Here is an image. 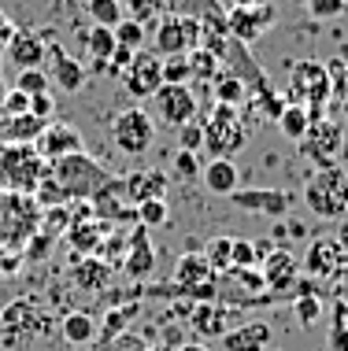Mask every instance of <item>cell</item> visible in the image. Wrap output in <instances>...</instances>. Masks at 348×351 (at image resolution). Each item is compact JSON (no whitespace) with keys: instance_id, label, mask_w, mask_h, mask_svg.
I'll list each match as a JSON object with an SVG mask.
<instances>
[{"instance_id":"6da1fadb","label":"cell","mask_w":348,"mask_h":351,"mask_svg":"<svg viewBox=\"0 0 348 351\" xmlns=\"http://www.w3.org/2000/svg\"><path fill=\"white\" fill-rule=\"evenodd\" d=\"M45 174L52 178V185L63 193V200H89L97 196L100 189L111 182V174L97 159H89L86 152H71V156H60V159H49V170Z\"/></svg>"},{"instance_id":"7a4b0ae2","label":"cell","mask_w":348,"mask_h":351,"mask_svg":"<svg viewBox=\"0 0 348 351\" xmlns=\"http://www.w3.org/2000/svg\"><path fill=\"white\" fill-rule=\"evenodd\" d=\"M45 170H49V159L37 152V145H0V189L34 196Z\"/></svg>"},{"instance_id":"3957f363","label":"cell","mask_w":348,"mask_h":351,"mask_svg":"<svg viewBox=\"0 0 348 351\" xmlns=\"http://www.w3.org/2000/svg\"><path fill=\"white\" fill-rule=\"evenodd\" d=\"M41 230V204L30 193H0V244L23 248Z\"/></svg>"},{"instance_id":"277c9868","label":"cell","mask_w":348,"mask_h":351,"mask_svg":"<svg viewBox=\"0 0 348 351\" xmlns=\"http://www.w3.org/2000/svg\"><path fill=\"white\" fill-rule=\"evenodd\" d=\"M304 204L318 218H345L348 215V170L345 167H318L312 182L304 185Z\"/></svg>"},{"instance_id":"5b68a950","label":"cell","mask_w":348,"mask_h":351,"mask_svg":"<svg viewBox=\"0 0 348 351\" xmlns=\"http://www.w3.org/2000/svg\"><path fill=\"white\" fill-rule=\"evenodd\" d=\"M248 141V130H244V119L233 104H215V111L204 122V148L215 152L219 159H233Z\"/></svg>"},{"instance_id":"8992f818","label":"cell","mask_w":348,"mask_h":351,"mask_svg":"<svg viewBox=\"0 0 348 351\" xmlns=\"http://www.w3.org/2000/svg\"><path fill=\"white\" fill-rule=\"evenodd\" d=\"M200 45V19L185 15V12H167L159 15L156 30H152V52L159 60L167 56H185Z\"/></svg>"},{"instance_id":"52a82bcc","label":"cell","mask_w":348,"mask_h":351,"mask_svg":"<svg viewBox=\"0 0 348 351\" xmlns=\"http://www.w3.org/2000/svg\"><path fill=\"white\" fill-rule=\"evenodd\" d=\"M174 289L182 292L185 300H196V303L219 300V274L211 270V263L204 259V252H185L182 259L174 263Z\"/></svg>"},{"instance_id":"ba28073f","label":"cell","mask_w":348,"mask_h":351,"mask_svg":"<svg viewBox=\"0 0 348 351\" xmlns=\"http://www.w3.org/2000/svg\"><path fill=\"white\" fill-rule=\"evenodd\" d=\"M293 100L297 104H308L312 119H323V104L330 100V71L326 63L318 60H300L293 63Z\"/></svg>"},{"instance_id":"9c48e42d","label":"cell","mask_w":348,"mask_h":351,"mask_svg":"<svg viewBox=\"0 0 348 351\" xmlns=\"http://www.w3.org/2000/svg\"><path fill=\"white\" fill-rule=\"evenodd\" d=\"M111 141H115V148L122 156H145L156 141L152 115L141 111V108H130V111H122V115H115V122H111Z\"/></svg>"},{"instance_id":"30bf717a","label":"cell","mask_w":348,"mask_h":351,"mask_svg":"<svg viewBox=\"0 0 348 351\" xmlns=\"http://www.w3.org/2000/svg\"><path fill=\"white\" fill-rule=\"evenodd\" d=\"M119 82H122V89L130 93V97H137V100H148V97H156L159 93V85H163V60H159L156 52H141L130 60V67L119 74Z\"/></svg>"},{"instance_id":"8fae6325","label":"cell","mask_w":348,"mask_h":351,"mask_svg":"<svg viewBox=\"0 0 348 351\" xmlns=\"http://www.w3.org/2000/svg\"><path fill=\"white\" fill-rule=\"evenodd\" d=\"M345 263H348V255H345L337 237H312L308 255H304L300 267L312 274V278H318V281H337L341 270H345Z\"/></svg>"},{"instance_id":"7c38bea8","label":"cell","mask_w":348,"mask_h":351,"mask_svg":"<svg viewBox=\"0 0 348 351\" xmlns=\"http://www.w3.org/2000/svg\"><path fill=\"white\" fill-rule=\"evenodd\" d=\"M341 126H337L334 119H312V126H308V134L300 137V145H304V156L315 159L318 167H334V156L341 152Z\"/></svg>"},{"instance_id":"4fadbf2b","label":"cell","mask_w":348,"mask_h":351,"mask_svg":"<svg viewBox=\"0 0 348 351\" xmlns=\"http://www.w3.org/2000/svg\"><path fill=\"white\" fill-rule=\"evenodd\" d=\"M227 200L244 215H267V218H286L293 196L281 189H233Z\"/></svg>"},{"instance_id":"5bb4252c","label":"cell","mask_w":348,"mask_h":351,"mask_svg":"<svg viewBox=\"0 0 348 351\" xmlns=\"http://www.w3.org/2000/svg\"><path fill=\"white\" fill-rule=\"evenodd\" d=\"M156 115L171 126H182V122L196 119V89L189 85H174V82H163L156 93Z\"/></svg>"},{"instance_id":"9a60e30c","label":"cell","mask_w":348,"mask_h":351,"mask_svg":"<svg viewBox=\"0 0 348 351\" xmlns=\"http://www.w3.org/2000/svg\"><path fill=\"white\" fill-rule=\"evenodd\" d=\"M300 259L289 248H275V252H267V259H263V285H267V292L270 296H278V292H286V289H297V281H300Z\"/></svg>"},{"instance_id":"2e32d148","label":"cell","mask_w":348,"mask_h":351,"mask_svg":"<svg viewBox=\"0 0 348 351\" xmlns=\"http://www.w3.org/2000/svg\"><path fill=\"white\" fill-rule=\"evenodd\" d=\"M275 23V8L270 4H256V8H230L227 15V26H230V37L241 45H252L256 37Z\"/></svg>"},{"instance_id":"e0dca14e","label":"cell","mask_w":348,"mask_h":351,"mask_svg":"<svg viewBox=\"0 0 348 351\" xmlns=\"http://www.w3.org/2000/svg\"><path fill=\"white\" fill-rule=\"evenodd\" d=\"M122 204H145V200H156V196H163L167 189V174L163 170H137V174H126L115 182Z\"/></svg>"},{"instance_id":"ac0fdd59","label":"cell","mask_w":348,"mask_h":351,"mask_svg":"<svg viewBox=\"0 0 348 351\" xmlns=\"http://www.w3.org/2000/svg\"><path fill=\"white\" fill-rule=\"evenodd\" d=\"M126 274L130 278H148L156 270V248H152V237L148 230L137 222V230L130 233V244H126Z\"/></svg>"},{"instance_id":"d6986e66","label":"cell","mask_w":348,"mask_h":351,"mask_svg":"<svg viewBox=\"0 0 348 351\" xmlns=\"http://www.w3.org/2000/svg\"><path fill=\"white\" fill-rule=\"evenodd\" d=\"M82 134L71 126H63V122H49L45 126V134L37 137V152H41L45 159H60V156H71V152H82Z\"/></svg>"},{"instance_id":"ffe728a7","label":"cell","mask_w":348,"mask_h":351,"mask_svg":"<svg viewBox=\"0 0 348 351\" xmlns=\"http://www.w3.org/2000/svg\"><path fill=\"white\" fill-rule=\"evenodd\" d=\"M45 126H49V122L30 115V111H26V115H12V119L4 115V122H0V145H37V137L45 134Z\"/></svg>"},{"instance_id":"44dd1931","label":"cell","mask_w":348,"mask_h":351,"mask_svg":"<svg viewBox=\"0 0 348 351\" xmlns=\"http://www.w3.org/2000/svg\"><path fill=\"white\" fill-rule=\"evenodd\" d=\"M222 348L227 351H267L270 344V326L267 322H244V326L222 333Z\"/></svg>"},{"instance_id":"7402d4cb","label":"cell","mask_w":348,"mask_h":351,"mask_svg":"<svg viewBox=\"0 0 348 351\" xmlns=\"http://www.w3.org/2000/svg\"><path fill=\"white\" fill-rule=\"evenodd\" d=\"M8 56H12V63H15L19 71H26V67H41L45 56H49V45H45L37 34H19V30H15L12 45H8Z\"/></svg>"},{"instance_id":"603a6c76","label":"cell","mask_w":348,"mask_h":351,"mask_svg":"<svg viewBox=\"0 0 348 351\" xmlns=\"http://www.w3.org/2000/svg\"><path fill=\"white\" fill-rule=\"evenodd\" d=\"M200 178H204V189H208V193H215V196H230L233 189H237V182H241L233 159H219V156H215L211 163H204Z\"/></svg>"},{"instance_id":"cb8c5ba5","label":"cell","mask_w":348,"mask_h":351,"mask_svg":"<svg viewBox=\"0 0 348 351\" xmlns=\"http://www.w3.org/2000/svg\"><path fill=\"white\" fill-rule=\"evenodd\" d=\"M52 60H56L52 63V85H60L63 93H78L86 85V67L78 60H71L60 45H52Z\"/></svg>"},{"instance_id":"d4e9b609","label":"cell","mask_w":348,"mask_h":351,"mask_svg":"<svg viewBox=\"0 0 348 351\" xmlns=\"http://www.w3.org/2000/svg\"><path fill=\"white\" fill-rule=\"evenodd\" d=\"M227 303H215V300H208V303H196L193 307V329L200 337H222L227 333Z\"/></svg>"},{"instance_id":"484cf974","label":"cell","mask_w":348,"mask_h":351,"mask_svg":"<svg viewBox=\"0 0 348 351\" xmlns=\"http://www.w3.org/2000/svg\"><path fill=\"white\" fill-rule=\"evenodd\" d=\"M71 278H74V285H78V289L97 292V289H104V285H108L111 270H108V263H104V259H97V255H82L78 267L71 270Z\"/></svg>"},{"instance_id":"4316f807","label":"cell","mask_w":348,"mask_h":351,"mask_svg":"<svg viewBox=\"0 0 348 351\" xmlns=\"http://www.w3.org/2000/svg\"><path fill=\"white\" fill-rule=\"evenodd\" d=\"M211 93H215V104H233V108H241V100L248 97V85H244L237 74H230L227 67H222L211 78Z\"/></svg>"},{"instance_id":"83f0119b","label":"cell","mask_w":348,"mask_h":351,"mask_svg":"<svg viewBox=\"0 0 348 351\" xmlns=\"http://www.w3.org/2000/svg\"><path fill=\"white\" fill-rule=\"evenodd\" d=\"M308 126H312V111H308V104H286L281 108V115H278V130L286 134L289 141H300L308 134Z\"/></svg>"},{"instance_id":"f1b7e54d","label":"cell","mask_w":348,"mask_h":351,"mask_svg":"<svg viewBox=\"0 0 348 351\" xmlns=\"http://www.w3.org/2000/svg\"><path fill=\"white\" fill-rule=\"evenodd\" d=\"M93 337H97V326H93V318H89V315L74 311V315L63 318V340H67V344L82 348V344H89Z\"/></svg>"},{"instance_id":"f546056e","label":"cell","mask_w":348,"mask_h":351,"mask_svg":"<svg viewBox=\"0 0 348 351\" xmlns=\"http://www.w3.org/2000/svg\"><path fill=\"white\" fill-rule=\"evenodd\" d=\"M222 71V60L215 56L211 49H204V45H196V49L189 52V74L193 78H200V82H208L211 85V78Z\"/></svg>"},{"instance_id":"4dcf8cb0","label":"cell","mask_w":348,"mask_h":351,"mask_svg":"<svg viewBox=\"0 0 348 351\" xmlns=\"http://www.w3.org/2000/svg\"><path fill=\"white\" fill-rule=\"evenodd\" d=\"M0 322H4L8 329H34L37 326V307H34V300H12L4 307V315H0Z\"/></svg>"},{"instance_id":"1f68e13d","label":"cell","mask_w":348,"mask_h":351,"mask_svg":"<svg viewBox=\"0 0 348 351\" xmlns=\"http://www.w3.org/2000/svg\"><path fill=\"white\" fill-rule=\"evenodd\" d=\"M115 30L111 26H93V30L86 34V49L93 60H111V52H115Z\"/></svg>"},{"instance_id":"d6a6232c","label":"cell","mask_w":348,"mask_h":351,"mask_svg":"<svg viewBox=\"0 0 348 351\" xmlns=\"http://www.w3.org/2000/svg\"><path fill=\"white\" fill-rule=\"evenodd\" d=\"M86 12L93 19V26H111L115 30L119 19H122V0H89Z\"/></svg>"},{"instance_id":"836d02e7","label":"cell","mask_w":348,"mask_h":351,"mask_svg":"<svg viewBox=\"0 0 348 351\" xmlns=\"http://www.w3.org/2000/svg\"><path fill=\"white\" fill-rule=\"evenodd\" d=\"M134 211H137V222L145 226V230H156V226H163V222H167V215H171V207H167V200H163V196H156V200H145V204H137Z\"/></svg>"},{"instance_id":"e575fe53","label":"cell","mask_w":348,"mask_h":351,"mask_svg":"<svg viewBox=\"0 0 348 351\" xmlns=\"http://www.w3.org/2000/svg\"><path fill=\"white\" fill-rule=\"evenodd\" d=\"M293 311H297L300 326H315V322L323 318V300L312 296L308 289H300V292H297V300H293Z\"/></svg>"},{"instance_id":"d590c367","label":"cell","mask_w":348,"mask_h":351,"mask_svg":"<svg viewBox=\"0 0 348 351\" xmlns=\"http://www.w3.org/2000/svg\"><path fill=\"white\" fill-rule=\"evenodd\" d=\"M230 241H233V237H211V241L204 244V259L211 263L215 274L230 270Z\"/></svg>"},{"instance_id":"8d00e7d4","label":"cell","mask_w":348,"mask_h":351,"mask_svg":"<svg viewBox=\"0 0 348 351\" xmlns=\"http://www.w3.org/2000/svg\"><path fill=\"white\" fill-rule=\"evenodd\" d=\"M145 37H148L145 23H137V19H119V26H115V41L119 45H126V49H141Z\"/></svg>"},{"instance_id":"74e56055","label":"cell","mask_w":348,"mask_h":351,"mask_svg":"<svg viewBox=\"0 0 348 351\" xmlns=\"http://www.w3.org/2000/svg\"><path fill=\"white\" fill-rule=\"evenodd\" d=\"M326 71H330V97L348 104V63L345 60H330Z\"/></svg>"},{"instance_id":"f35d334b","label":"cell","mask_w":348,"mask_h":351,"mask_svg":"<svg viewBox=\"0 0 348 351\" xmlns=\"http://www.w3.org/2000/svg\"><path fill=\"white\" fill-rule=\"evenodd\" d=\"M49 85H52V78L45 74L41 67H26V71H19V82H15V89H23V93H49Z\"/></svg>"},{"instance_id":"ab89813d","label":"cell","mask_w":348,"mask_h":351,"mask_svg":"<svg viewBox=\"0 0 348 351\" xmlns=\"http://www.w3.org/2000/svg\"><path fill=\"white\" fill-rule=\"evenodd\" d=\"M189 52L185 56H167L163 60V82H174V85H189Z\"/></svg>"},{"instance_id":"60d3db41","label":"cell","mask_w":348,"mask_h":351,"mask_svg":"<svg viewBox=\"0 0 348 351\" xmlns=\"http://www.w3.org/2000/svg\"><path fill=\"white\" fill-rule=\"evenodd\" d=\"M178 130V148H185V152H200L204 148V122H182V126H174Z\"/></svg>"},{"instance_id":"b9f144b4","label":"cell","mask_w":348,"mask_h":351,"mask_svg":"<svg viewBox=\"0 0 348 351\" xmlns=\"http://www.w3.org/2000/svg\"><path fill=\"white\" fill-rule=\"evenodd\" d=\"M259 252L252 241H244V237H233L230 241V267H256Z\"/></svg>"},{"instance_id":"7bdbcfd3","label":"cell","mask_w":348,"mask_h":351,"mask_svg":"<svg viewBox=\"0 0 348 351\" xmlns=\"http://www.w3.org/2000/svg\"><path fill=\"white\" fill-rule=\"evenodd\" d=\"M200 159H196V152H185V148H178V156H174V174L182 178V182H196V174H200Z\"/></svg>"},{"instance_id":"ee69618b","label":"cell","mask_w":348,"mask_h":351,"mask_svg":"<svg viewBox=\"0 0 348 351\" xmlns=\"http://www.w3.org/2000/svg\"><path fill=\"white\" fill-rule=\"evenodd\" d=\"M148 344L141 340L134 329H126V333H119V337H111V340H104V348L100 351H145Z\"/></svg>"},{"instance_id":"f6af8a7d","label":"cell","mask_w":348,"mask_h":351,"mask_svg":"<svg viewBox=\"0 0 348 351\" xmlns=\"http://www.w3.org/2000/svg\"><path fill=\"white\" fill-rule=\"evenodd\" d=\"M4 115L12 119V115H26L30 111V93H23V89H8V97H4Z\"/></svg>"},{"instance_id":"bcb514c9","label":"cell","mask_w":348,"mask_h":351,"mask_svg":"<svg viewBox=\"0 0 348 351\" xmlns=\"http://www.w3.org/2000/svg\"><path fill=\"white\" fill-rule=\"evenodd\" d=\"M126 4H130V19H137V23H152V19L159 15V8H163V4H159V0H126Z\"/></svg>"},{"instance_id":"7dc6e473","label":"cell","mask_w":348,"mask_h":351,"mask_svg":"<svg viewBox=\"0 0 348 351\" xmlns=\"http://www.w3.org/2000/svg\"><path fill=\"white\" fill-rule=\"evenodd\" d=\"M308 12L315 19H337L345 15V0H308Z\"/></svg>"},{"instance_id":"c3c4849f","label":"cell","mask_w":348,"mask_h":351,"mask_svg":"<svg viewBox=\"0 0 348 351\" xmlns=\"http://www.w3.org/2000/svg\"><path fill=\"white\" fill-rule=\"evenodd\" d=\"M330 351H348V318L334 311V329H330Z\"/></svg>"},{"instance_id":"681fc988","label":"cell","mask_w":348,"mask_h":351,"mask_svg":"<svg viewBox=\"0 0 348 351\" xmlns=\"http://www.w3.org/2000/svg\"><path fill=\"white\" fill-rule=\"evenodd\" d=\"M45 252H52V233H41V230H37L30 241H26V259L37 263V259H45Z\"/></svg>"},{"instance_id":"f907efd6","label":"cell","mask_w":348,"mask_h":351,"mask_svg":"<svg viewBox=\"0 0 348 351\" xmlns=\"http://www.w3.org/2000/svg\"><path fill=\"white\" fill-rule=\"evenodd\" d=\"M52 111H56V100L49 97V93H34V97H30V115H37V119L49 122Z\"/></svg>"},{"instance_id":"816d5d0a","label":"cell","mask_w":348,"mask_h":351,"mask_svg":"<svg viewBox=\"0 0 348 351\" xmlns=\"http://www.w3.org/2000/svg\"><path fill=\"white\" fill-rule=\"evenodd\" d=\"M126 318H130V311H111L108 322H104V340L119 337V333H126Z\"/></svg>"},{"instance_id":"f5cc1de1","label":"cell","mask_w":348,"mask_h":351,"mask_svg":"<svg viewBox=\"0 0 348 351\" xmlns=\"http://www.w3.org/2000/svg\"><path fill=\"white\" fill-rule=\"evenodd\" d=\"M134 56H137V49H126V45H115V52H111V71H115V74H122V71H126L130 67V60H134Z\"/></svg>"},{"instance_id":"db71d44e","label":"cell","mask_w":348,"mask_h":351,"mask_svg":"<svg viewBox=\"0 0 348 351\" xmlns=\"http://www.w3.org/2000/svg\"><path fill=\"white\" fill-rule=\"evenodd\" d=\"M12 37H15V26H12V19H8L4 12H0V49H8V45H12Z\"/></svg>"},{"instance_id":"11a10c76","label":"cell","mask_w":348,"mask_h":351,"mask_svg":"<svg viewBox=\"0 0 348 351\" xmlns=\"http://www.w3.org/2000/svg\"><path fill=\"white\" fill-rule=\"evenodd\" d=\"M337 241H341V248H345V255H348V218H345V226H341V237H337Z\"/></svg>"},{"instance_id":"9f6ffc18","label":"cell","mask_w":348,"mask_h":351,"mask_svg":"<svg viewBox=\"0 0 348 351\" xmlns=\"http://www.w3.org/2000/svg\"><path fill=\"white\" fill-rule=\"evenodd\" d=\"M174 351H211V348H204V344H182V348H174Z\"/></svg>"},{"instance_id":"6f0895ef","label":"cell","mask_w":348,"mask_h":351,"mask_svg":"<svg viewBox=\"0 0 348 351\" xmlns=\"http://www.w3.org/2000/svg\"><path fill=\"white\" fill-rule=\"evenodd\" d=\"M230 8H256V0H230Z\"/></svg>"},{"instance_id":"680465c9","label":"cell","mask_w":348,"mask_h":351,"mask_svg":"<svg viewBox=\"0 0 348 351\" xmlns=\"http://www.w3.org/2000/svg\"><path fill=\"white\" fill-rule=\"evenodd\" d=\"M145 351H174V348H171V344H148Z\"/></svg>"},{"instance_id":"91938a15","label":"cell","mask_w":348,"mask_h":351,"mask_svg":"<svg viewBox=\"0 0 348 351\" xmlns=\"http://www.w3.org/2000/svg\"><path fill=\"white\" fill-rule=\"evenodd\" d=\"M4 97H8V82L0 78V104H4Z\"/></svg>"},{"instance_id":"94428289","label":"cell","mask_w":348,"mask_h":351,"mask_svg":"<svg viewBox=\"0 0 348 351\" xmlns=\"http://www.w3.org/2000/svg\"><path fill=\"white\" fill-rule=\"evenodd\" d=\"M0 67H4V60H0Z\"/></svg>"},{"instance_id":"6125c7cd","label":"cell","mask_w":348,"mask_h":351,"mask_svg":"<svg viewBox=\"0 0 348 351\" xmlns=\"http://www.w3.org/2000/svg\"><path fill=\"white\" fill-rule=\"evenodd\" d=\"M345 108H348V104H345Z\"/></svg>"}]
</instances>
